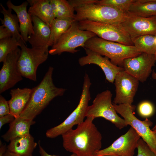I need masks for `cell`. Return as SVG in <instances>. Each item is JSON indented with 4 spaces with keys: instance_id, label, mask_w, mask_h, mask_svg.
Returning <instances> with one entry per match:
<instances>
[{
    "instance_id": "obj_1",
    "label": "cell",
    "mask_w": 156,
    "mask_h": 156,
    "mask_svg": "<svg viewBox=\"0 0 156 156\" xmlns=\"http://www.w3.org/2000/svg\"><path fill=\"white\" fill-rule=\"evenodd\" d=\"M94 119L86 118L63 134V146L67 151L77 156H94L101 150L102 136L93 123Z\"/></svg>"
},
{
    "instance_id": "obj_2",
    "label": "cell",
    "mask_w": 156,
    "mask_h": 156,
    "mask_svg": "<svg viewBox=\"0 0 156 156\" xmlns=\"http://www.w3.org/2000/svg\"><path fill=\"white\" fill-rule=\"evenodd\" d=\"M53 70L49 66L40 82L32 88L30 100L20 117L34 120L53 99L64 94L66 89L57 87L53 83Z\"/></svg>"
},
{
    "instance_id": "obj_3",
    "label": "cell",
    "mask_w": 156,
    "mask_h": 156,
    "mask_svg": "<svg viewBox=\"0 0 156 156\" xmlns=\"http://www.w3.org/2000/svg\"><path fill=\"white\" fill-rule=\"evenodd\" d=\"M84 48L108 57L114 64L121 67L125 59L137 56L142 53L134 46L106 40L97 36L88 40Z\"/></svg>"
},
{
    "instance_id": "obj_4",
    "label": "cell",
    "mask_w": 156,
    "mask_h": 156,
    "mask_svg": "<svg viewBox=\"0 0 156 156\" xmlns=\"http://www.w3.org/2000/svg\"><path fill=\"white\" fill-rule=\"evenodd\" d=\"M92 83L88 75L85 73L84 77L82 91L79 104L75 109L62 123L47 131L46 135L51 138H55L73 129L84 121L88 103L91 99L90 88Z\"/></svg>"
},
{
    "instance_id": "obj_5",
    "label": "cell",
    "mask_w": 156,
    "mask_h": 156,
    "mask_svg": "<svg viewBox=\"0 0 156 156\" xmlns=\"http://www.w3.org/2000/svg\"><path fill=\"white\" fill-rule=\"evenodd\" d=\"M76 21L87 20L114 25H120L125 20L128 13L113 8L95 3L74 8Z\"/></svg>"
},
{
    "instance_id": "obj_6",
    "label": "cell",
    "mask_w": 156,
    "mask_h": 156,
    "mask_svg": "<svg viewBox=\"0 0 156 156\" xmlns=\"http://www.w3.org/2000/svg\"><path fill=\"white\" fill-rule=\"evenodd\" d=\"M19 40L21 51L17 64L18 70L23 77L36 81L37 68L47 60L49 47L29 48L21 39Z\"/></svg>"
},
{
    "instance_id": "obj_7",
    "label": "cell",
    "mask_w": 156,
    "mask_h": 156,
    "mask_svg": "<svg viewBox=\"0 0 156 156\" xmlns=\"http://www.w3.org/2000/svg\"><path fill=\"white\" fill-rule=\"evenodd\" d=\"M94 33L80 29L77 21L74 22L69 29L61 36L57 43L49 50L51 55H60L64 52L74 53L78 50V47L84 48L86 42L96 36Z\"/></svg>"
},
{
    "instance_id": "obj_8",
    "label": "cell",
    "mask_w": 156,
    "mask_h": 156,
    "mask_svg": "<svg viewBox=\"0 0 156 156\" xmlns=\"http://www.w3.org/2000/svg\"><path fill=\"white\" fill-rule=\"evenodd\" d=\"M112 94L109 90L98 94L92 105L88 106L86 117L94 119L102 117L109 121L119 129L127 125L126 121L117 114L112 102Z\"/></svg>"
},
{
    "instance_id": "obj_9",
    "label": "cell",
    "mask_w": 156,
    "mask_h": 156,
    "mask_svg": "<svg viewBox=\"0 0 156 156\" xmlns=\"http://www.w3.org/2000/svg\"><path fill=\"white\" fill-rule=\"evenodd\" d=\"M77 22L80 29L91 31L103 39L134 46L130 36L120 24L114 25L87 20Z\"/></svg>"
},
{
    "instance_id": "obj_10",
    "label": "cell",
    "mask_w": 156,
    "mask_h": 156,
    "mask_svg": "<svg viewBox=\"0 0 156 156\" xmlns=\"http://www.w3.org/2000/svg\"><path fill=\"white\" fill-rule=\"evenodd\" d=\"M113 104L117 112L123 118L128 125L134 129L156 155V140L150 128L153 125L152 122L147 118L143 121L137 118L133 114L134 106L116 104L113 103Z\"/></svg>"
},
{
    "instance_id": "obj_11",
    "label": "cell",
    "mask_w": 156,
    "mask_h": 156,
    "mask_svg": "<svg viewBox=\"0 0 156 156\" xmlns=\"http://www.w3.org/2000/svg\"><path fill=\"white\" fill-rule=\"evenodd\" d=\"M140 138L134 129L131 127L125 134L120 137L108 147L99 150L94 156H133Z\"/></svg>"
},
{
    "instance_id": "obj_12",
    "label": "cell",
    "mask_w": 156,
    "mask_h": 156,
    "mask_svg": "<svg viewBox=\"0 0 156 156\" xmlns=\"http://www.w3.org/2000/svg\"><path fill=\"white\" fill-rule=\"evenodd\" d=\"M156 62L154 54L142 53L137 56L125 59L122 67L128 74L144 83L152 72Z\"/></svg>"
},
{
    "instance_id": "obj_13",
    "label": "cell",
    "mask_w": 156,
    "mask_h": 156,
    "mask_svg": "<svg viewBox=\"0 0 156 156\" xmlns=\"http://www.w3.org/2000/svg\"><path fill=\"white\" fill-rule=\"evenodd\" d=\"M114 82L116 96L113 103L132 105L139 81L124 70L116 75Z\"/></svg>"
},
{
    "instance_id": "obj_14",
    "label": "cell",
    "mask_w": 156,
    "mask_h": 156,
    "mask_svg": "<svg viewBox=\"0 0 156 156\" xmlns=\"http://www.w3.org/2000/svg\"><path fill=\"white\" fill-rule=\"evenodd\" d=\"M19 48L9 54L3 62L0 70V93L13 87L23 79L17 64L20 55Z\"/></svg>"
},
{
    "instance_id": "obj_15",
    "label": "cell",
    "mask_w": 156,
    "mask_h": 156,
    "mask_svg": "<svg viewBox=\"0 0 156 156\" xmlns=\"http://www.w3.org/2000/svg\"><path fill=\"white\" fill-rule=\"evenodd\" d=\"M128 14L120 25L131 39L144 35H156V16L142 17Z\"/></svg>"
},
{
    "instance_id": "obj_16",
    "label": "cell",
    "mask_w": 156,
    "mask_h": 156,
    "mask_svg": "<svg viewBox=\"0 0 156 156\" xmlns=\"http://www.w3.org/2000/svg\"><path fill=\"white\" fill-rule=\"evenodd\" d=\"M84 49L87 55L79 59V65L83 66L93 64L98 66L103 71L106 79L109 82H114L116 75L120 72L124 70L122 67L112 63L108 57H103L99 54L87 48Z\"/></svg>"
},
{
    "instance_id": "obj_17",
    "label": "cell",
    "mask_w": 156,
    "mask_h": 156,
    "mask_svg": "<svg viewBox=\"0 0 156 156\" xmlns=\"http://www.w3.org/2000/svg\"><path fill=\"white\" fill-rule=\"evenodd\" d=\"M6 4L8 8L16 13L19 21L20 34L25 42H28V37L34 33L31 16L27 11L28 3L25 1L20 5H16L11 0H8Z\"/></svg>"
},
{
    "instance_id": "obj_18",
    "label": "cell",
    "mask_w": 156,
    "mask_h": 156,
    "mask_svg": "<svg viewBox=\"0 0 156 156\" xmlns=\"http://www.w3.org/2000/svg\"><path fill=\"white\" fill-rule=\"evenodd\" d=\"M32 89L28 88L12 89L10 90L11 99L8 101L10 114L15 118L20 117L28 103Z\"/></svg>"
},
{
    "instance_id": "obj_19",
    "label": "cell",
    "mask_w": 156,
    "mask_h": 156,
    "mask_svg": "<svg viewBox=\"0 0 156 156\" xmlns=\"http://www.w3.org/2000/svg\"><path fill=\"white\" fill-rule=\"evenodd\" d=\"M31 17L34 33L28 37V41L32 48L49 47L51 34L50 26L36 16H31Z\"/></svg>"
},
{
    "instance_id": "obj_20",
    "label": "cell",
    "mask_w": 156,
    "mask_h": 156,
    "mask_svg": "<svg viewBox=\"0 0 156 156\" xmlns=\"http://www.w3.org/2000/svg\"><path fill=\"white\" fill-rule=\"evenodd\" d=\"M30 5L28 12L31 16H35L50 27L55 18L50 0H27Z\"/></svg>"
},
{
    "instance_id": "obj_21",
    "label": "cell",
    "mask_w": 156,
    "mask_h": 156,
    "mask_svg": "<svg viewBox=\"0 0 156 156\" xmlns=\"http://www.w3.org/2000/svg\"><path fill=\"white\" fill-rule=\"evenodd\" d=\"M10 142L7 150L19 156H32L37 144L30 134L17 137Z\"/></svg>"
},
{
    "instance_id": "obj_22",
    "label": "cell",
    "mask_w": 156,
    "mask_h": 156,
    "mask_svg": "<svg viewBox=\"0 0 156 156\" xmlns=\"http://www.w3.org/2000/svg\"><path fill=\"white\" fill-rule=\"evenodd\" d=\"M35 122L34 120L20 117L16 118L10 123L8 130L1 137L5 141L8 142L17 137L29 134L31 126Z\"/></svg>"
},
{
    "instance_id": "obj_23",
    "label": "cell",
    "mask_w": 156,
    "mask_h": 156,
    "mask_svg": "<svg viewBox=\"0 0 156 156\" xmlns=\"http://www.w3.org/2000/svg\"><path fill=\"white\" fill-rule=\"evenodd\" d=\"M128 13L142 17L156 16V0H135Z\"/></svg>"
},
{
    "instance_id": "obj_24",
    "label": "cell",
    "mask_w": 156,
    "mask_h": 156,
    "mask_svg": "<svg viewBox=\"0 0 156 156\" xmlns=\"http://www.w3.org/2000/svg\"><path fill=\"white\" fill-rule=\"evenodd\" d=\"M0 5L2 8L0 12L3 16V19L0 18L2 25L11 32L12 37L15 38L18 40L21 39L26 44L20 32L19 22L17 15L12 14L11 9H6L1 3Z\"/></svg>"
},
{
    "instance_id": "obj_25",
    "label": "cell",
    "mask_w": 156,
    "mask_h": 156,
    "mask_svg": "<svg viewBox=\"0 0 156 156\" xmlns=\"http://www.w3.org/2000/svg\"><path fill=\"white\" fill-rule=\"evenodd\" d=\"M75 21L74 19L55 18L50 26L51 34L48 47L55 45Z\"/></svg>"
},
{
    "instance_id": "obj_26",
    "label": "cell",
    "mask_w": 156,
    "mask_h": 156,
    "mask_svg": "<svg viewBox=\"0 0 156 156\" xmlns=\"http://www.w3.org/2000/svg\"><path fill=\"white\" fill-rule=\"evenodd\" d=\"M55 18L74 19V9L68 1L50 0Z\"/></svg>"
},
{
    "instance_id": "obj_27",
    "label": "cell",
    "mask_w": 156,
    "mask_h": 156,
    "mask_svg": "<svg viewBox=\"0 0 156 156\" xmlns=\"http://www.w3.org/2000/svg\"><path fill=\"white\" fill-rule=\"evenodd\" d=\"M133 45L141 53L154 54L156 51L155 35H146L131 39Z\"/></svg>"
},
{
    "instance_id": "obj_28",
    "label": "cell",
    "mask_w": 156,
    "mask_h": 156,
    "mask_svg": "<svg viewBox=\"0 0 156 156\" xmlns=\"http://www.w3.org/2000/svg\"><path fill=\"white\" fill-rule=\"evenodd\" d=\"M21 43L19 40L12 37L0 40V62H3L8 55L15 50Z\"/></svg>"
},
{
    "instance_id": "obj_29",
    "label": "cell",
    "mask_w": 156,
    "mask_h": 156,
    "mask_svg": "<svg viewBox=\"0 0 156 156\" xmlns=\"http://www.w3.org/2000/svg\"><path fill=\"white\" fill-rule=\"evenodd\" d=\"M135 0H98L95 4L108 6L128 13V10Z\"/></svg>"
},
{
    "instance_id": "obj_30",
    "label": "cell",
    "mask_w": 156,
    "mask_h": 156,
    "mask_svg": "<svg viewBox=\"0 0 156 156\" xmlns=\"http://www.w3.org/2000/svg\"><path fill=\"white\" fill-rule=\"evenodd\" d=\"M138 110L139 114L141 116L146 118L153 114L154 108L153 105L151 102L144 101L139 105Z\"/></svg>"
},
{
    "instance_id": "obj_31",
    "label": "cell",
    "mask_w": 156,
    "mask_h": 156,
    "mask_svg": "<svg viewBox=\"0 0 156 156\" xmlns=\"http://www.w3.org/2000/svg\"><path fill=\"white\" fill-rule=\"evenodd\" d=\"M137 148V156H156L146 142L141 138L138 141Z\"/></svg>"
},
{
    "instance_id": "obj_32",
    "label": "cell",
    "mask_w": 156,
    "mask_h": 156,
    "mask_svg": "<svg viewBox=\"0 0 156 156\" xmlns=\"http://www.w3.org/2000/svg\"><path fill=\"white\" fill-rule=\"evenodd\" d=\"M10 114L8 101L1 95H0V117Z\"/></svg>"
},
{
    "instance_id": "obj_33",
    "label": "cell",
    "mask_w": 156,
    "mask_h": 156,
    "mask_svg": "<svg viewBox=\"0 0 156 156\" xmlns=\"http://www.w3.org/2000/svg\"><path fill=\"white\" fill-rule=\"evenodd\" d=\"M68 1L72 7L74 9L86 5L96 3L98 0H69Z\"/></svg>"
},
{
    "instance_id": "obj_34",
    "label": "cell",
    "mask_w": 156,
    "mask_h": 156,
    "mask_svg": "<svg viewBox=\"0 0 156 156\" xmlns=\"http://www.w3.org/2000/svg\"><path fill=\"white\" fill-rule=\"evenodd\" d=\"M15 118L14 117L10 114L0 117V129L3 125L7 123H10Z\"/></svg>"
},
{
    "instance_id": "obj_35",
    "label": "cell",
    "mask_w": 156,
    "mask_h": 156,
    "mask_svg": "<svg viewBox=\"0 0 156 156\" xmlns=\"http://www.w3.org/2000/svg\"><path fill=\"white\" fill-rule=\"evenodd\" d=\"M12 36V34L3 25L0 26V40Z\"/></svg>"
},
{
    "instance_id": "obj_36",
    "label": "cell",
    "mask_w": 156,
    "mask_h": 156,
    "mask_svg": "<svg viewBox=\"0 0 156 156\" xmlns=\"http://www.w3.org/2000/svg\"><path fill=\"white\" fill-rule=\"evenodd\" d=\"M39 147V152L40 156H60L54 155H51L47 153L41 146L40 143L38 142ZM68 156H77L74 154H72Z\"/></svg>"
},
{
    "instance_id": "obj_37",
    "label": "cell",
    "mask_w": 156,
    "mask_h": 156,
    "mask_svg": "<svg viewBox=\"0 0 156 156\" xmlns=\"http://www.w3.org/2000/svg\"><path fill=\"white\" fill-rule=\"evenodd\" d=\"M7 150V146L5 144H4L0 141V156H2L5 153Z\"/></svg>"
},
{
    "instance_id": "obj_38",
    "label": "cell",
    "mask_w": 156,
    "mask_h": 156,
    "mask_svg": "<svg viewBox=\"0 0 156 156\" xmlns=\"http://www.w3.org/2000/svg\"><path fill=\"white\" fill-rule=\"evenodd\" d=\"M2 156H19L12 153H11L7 150L6 152Z\"/></svg>"
},
{
    "instance_id": "obj_39",
    "label": "cell",
    "mask_w": 156,
    "mask_h": 156,
    "mask_svg": "<svg viewBox=\"0 0 156 156\" xmlns=\"http://www.w3.org/2000/svg\"><path fill=\"white\" fill-rule=\"evenodd\" d=\"M151 130L156 140V124Z\"/></svg>"
},
{
    "instance_id": "obj_40",
    "label": "cell",
    "mask_w": 156,
    "mask_h": 156,
    "mask_svg": "<svg viewBox=\"0 0 156 156\" xmlns=\"http://www.w3.org/2000/svg\"><path fill=\"white\" fill-rule=\"evenodd\" d=\"M152 77L153 79L156 80V72L154 71H152Z\"/></svg>"
},
{
    "instance_id": "obj_41",
    "label": "cell",
    "mask_w": 156,
    "mask_h": 156,
    "mask_svg": "<svg viewBox=\"0 0 156 156\" xmlns=\"http://www.w3.org/2000/svg\"><path fill=\"white\" fill-rule=\"evenodd\" d=\"M154 55H155V60H156V51L155 53L154 54Z\"/></svg>"
},
{
    "instance_id": "obj_42",
    "label": "cell",
    "mask_w": 156,
    "mask_h": 156,
    "mask_svg": "<svg viewBox=\"0 0 156 156\" xmlns=\"http://www.w3.org/2000/svg\"><path fill=\"white\" fill-rule=\"evenodd\" d=\"M103 156H114V155H105Z\"/></svg>"
},
{
    "instance_id": "obj_43",
    "label": "cell",
    "mask_w": 156,
    "mask_h": 156,
    "mask_svg": "<svg viewBox=\"0 0 156 156\" xmlns=\"http://www.w3.org/2000/svg\"><path fill=\"white\" fill-rule=\"evenodd\" d=\"M155 42L156 43V35H155Z\"/></svg>"
}]
</instances>
